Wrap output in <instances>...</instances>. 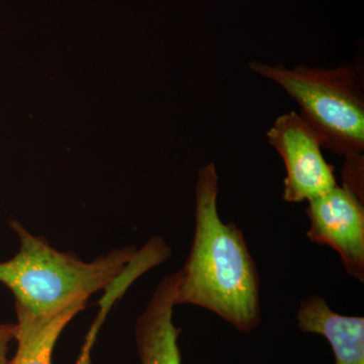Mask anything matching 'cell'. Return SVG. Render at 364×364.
Listing matches in <instances>:
<instances>
[{
  "mask_svg": "<svg viewBox=\"0 0 364 364\" xmlns=\"http://www.w3.org/2000/svg\"><path fill=\"white\" fill-rule=\"evenodd\" d=\"M85 306L76 304L54 315L37 316L16 306L18 348L9 364H53L59 337Z\"/></svg>",
  "mask_w": 364,
  "mask_h": 364,
  "instance_id": "obj_8",
  "label": "cell"
},
{
  "mask_svg": "<svg viewBox=\"0 0 364 364\" xmlns=\"http://www.w3.org/2000/svg\"><path fill=\"white\" fill-rule=\"evenodd\" d=\"M363 155L345 159L342 178L345 188L350 189L359 200L363 202Z\"/></svg>",
  "mask_w": 364,
  "mask_h": 364,
  "instance_id": "obj_9",
  "label": "cell"
},
{
  "mask_svg": "<svg viewBox=\"0 0 364 364\" xmlns=\"http://www.w3.org/2000/svg\"><path fill=\"white\" fill-rule=\"evenodd\" d=\"M306 236L339 254L347 274L364 282V208L363 200L344 186L309 200Z\"/></svg>",
  "mask_w": 364,
  "mask_h": 364,
  "instance_id": "obj_5",
  "label": "cell"
},
{
  "mask_svg": "<svg viewBox=\"0 0 364 364\" xmlns=\"http://www.w3.org/2000/svg\"><path fill=\"white\" fill-rule=\"evenodd\" d=\"M250 68L282 86L298 102L299 117L321 147L345 159L363 155V76L358 66L287 69L253 62Z\"/></svg>",
  "mask_w": 364,
  "mask_h": 364,
  "instance_id": "obj_3",
  "label": "cell"
},
{
  "mask_svg": "<svg viewBox=\"0 0 364 364\" xmlns=\"http://www.w3.org/2000/svg\"><path fill=\"white\" fill-rule=\"evenodd\" d=\"M301 332L322 335L329 342L335 364H364V318L333 312L324 299L313 294L296 312Z\"/></svg>",
  "mask_w": 364,
  "mask_h": 364,
  "instance_id": "obj_7",
  "label": "cell"
},
{
  "mask_svg": "<svg viewBox=\"0 0 364 364\" xmlns=\"http://www.w3.org/2000/svg\"><path fill=\"white\" fill-rule=\"evenodd\" d=\"M95 332H97V329L93 328L92 332L90 333V337H88L87 341H86L82 354H81L80 358H79L77 363L76 364H90V349L91 346H92L93 341H95Z\"/></svg>",
  "mask_w": 364,
  "mask_h": 364,
  "instance_id": "obj_11",
  "label": "cell"
},
{
  "mask_svg": "<svg viewBox=\"0 0 364 364\" xmlns=\"http://www.w3.org/2000/svg\"><path fill=\"white\" fill-rule=\"evenodd\" d=\"M267 138L286 166L282 195L286 202H309L337 186L317 136L299 114L291 112L277 117Z\"/></svg>",
  "mask_w": 364,
  "mask_h": 364,
  "instance_id": "obj_4",
  "label": "cell"
},
{
  "mask_svg": "<svg viewBox=\"0 0 364 364\" xmlns=\"http://www.w3.org/2000/svg\"><path fill=\"white\" fill-rule=\"evenodd\" d=\"M11 228L20 240L18 252L0 262V282L11 289L16 306L37 316L54 315L92 294L116 287L146 263L143 249L127 247L85 262L53 248L16 221Z\"/></svg>",
  "mask_w": 364,
  "mask_h": 364,
  "instance_id": "obj_2",
  "label": "cell"
},
{
  "mask_svg": "<svg viewBox=\"0 0 364 364\" xmlns=\"http://www.w3.org/2000/svg\"><path fill=\"white\" fill-rule=\"evenodd\" d=\"M178 279V272L165 277L136 320L135 336L140 364H181L178 346L181 330L173 322Z\"/></svg>",
  "mask_w": 364,
  "mask_h": 364,
  "instance_id": "obj_6",
  "label": "cell"
},
{
  "mask_svg": "<svg viewBox=\"0 0 364 364\" xmlns=\"http://www.w3.org/2000/svg\"><path fill=\"white\" fill-rule=\"evenodd\" d=\"M16 324L0 323V364H9L7 352L11 342L16 340Z\"/></svg>",
  "mask_w": 364,
  "mask_h": 364,
  "instance_id": "obj_10",
  "label": "cell"
},
{
  "mask_svg": "<svg viewBox=\"0 0 364 364\" xmlns=\"http://www.w3.org/2000/svg\"><path fill=\"white\" fill-rule=\"evenodd\" d=\"M219 177L214 163L198 171L196 228L188 259L178 270L176 304L205 309L242 333L260 324V279L240 228L218 210Z\"/></svg>",
  "mask_w": 364,
  "mask_h": 364,
  "instance_id": "obj_1",
  "label": "cell"
}]
</instances>
